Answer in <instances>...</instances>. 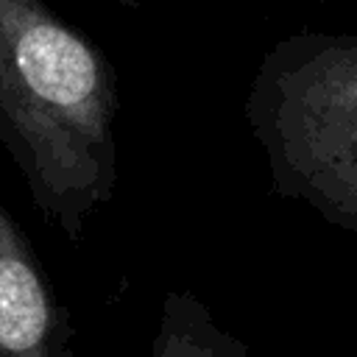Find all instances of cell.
Segmentation results:
<instances>
[{"label":"cell","instance_id":"cell-1","mask_svg":"<svg viewBox=\"0 0 357 357\" xmlns=\"http://www.w3.org/2000/svg\"><path fill=\"white\" fill-rule=\"evenodd\" d=\"M120 89L106 50L47 0H0V145L70 243L114 198Z\"/></svg>","mask_w":357,"mask_h":357},{"label":"cell","instance_id":"cell-5","mask_svg":"<svg viewBox=\"0 0 357 357\" xmlns=\"http://www.w3.org/2000/svg\"><path fill=\"white\" fill-rule=\"evenodd\" d=\"M123 8H131V11H137V8H142L145 6V0H117Z\"/></svg>","mask_w":357,"mask_h":357},{"label":"cell","instance_id":"cell-3","mask_svg":"<svg viewBox=\"0 0 357 357\" xmlns=\"http://www.w3.org/2000/svg\"><path fill=\"white\" fill-rule=\"evenodd\" d=\"M0 357H70V321L0 195Z\"/></svg>","mask_w":357,"mask_h":357},{"label":"cell","instance_id":"cell-4","mask_svg":"<svg viewBox=\"0 0 357 357\" xmlns=\"http://www.w3.org/2000/svg\"><path fill=\"white\" fill-rule=\"evenodd\" d=\"M153 357H248V349L215 324L198 296L170 290L162 301Z\"/></svg>","mask_w":357,"mask_h":357},{"label":"cell","instance_id":"cell-6","mask_svg":"<svg viewBox=\"0 0 357 357\" xmlns=\"http://www.w3.org/2000/svg\"><path fill=\"white\" fill-rule=\"evenodd\" d=\"M315 3H337V0H315Z\"/></svg>","mask_w":357,"mask_h":357},{"label":"cell","instance_id":"cell-2","mask_svg":"<svg viewBox=\"0 0 357 357\" xmlns=\"http://www.w3.org/2000/svg\"><path fill=\"white\" fill-rule=\"evenodd\" d=\"M243 114L273 192L357 237V33L279 39L254 73Z\"/></svg>","mask_w":357,"mask_h":357}]
</instances>
